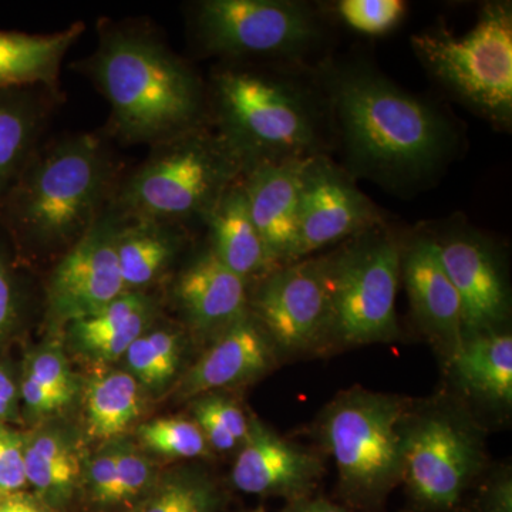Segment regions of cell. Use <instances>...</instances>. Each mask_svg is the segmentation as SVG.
Segmentation results:
<instances>
[{"mask_svg": "<svg viewBox=\"0 0 512 512\" xmlns=\"http://www.w3.org/2000/svg\"><path fill=\"white\" fill-rule=\"evenodd\" d=\"M313 83L353 180L407 194L429 187L453 160L458 133L446 114L369 63H323Z\"/></svg>", "mask_w": 512, "mask_h": 512, "instance_id": "obj_1", "label": "cell"}, {"mask_svg": "<svg viewBox=\"0 0 512 512\" xmlns=\"http://www.w3.org/2000/svg\"><path fill=\"white\" fill-rule=\"evenodd\" d=\"M84 66L110 103L114 130L128 143L160 144L201 126V80L150 33L104 30Z\"/></svg>", "mask_w": 512, "mask_h": 512, "instance_id": "obj_2", "label": "cell"}, {"mask_svg": "<svg viewBox=\"0 0 512 512\" xmlns=\"http://www.w3.org/2000/svg\"><path fill=\"white\" fill-rule=\"evenodd\" d=\"M111 178L103 141L64 140L35 153L0 208V224L37 247H73L101 217Z\"/></svg>", "mask_w": 512, "mask_h": 512, "instance_id": "obj_3", "label": "cell"}, {"mask_svg": "<svg viewBox=\"0 0 512 512\" xmlns=\"http://www.w3.org/2000/svg\"><path fill=\"white\" fill-rule=\"evenodd\" d=\"M218 133L244 164L306 160L325 154L328 113L318 87L292 77L220 70L214 76Z\"/></svg>", "mask_w": 512, "mask_h": 512, "instance_id": "obj_4", "label": "cell"}, {"mask_svg": "<svg viewBox=\"0 0 512 512\" xmlns=\"http://www.w3.org/2000/svg\"><path fill=\"white\" fill-rule=\"evenodd\" d=\"M413 400L353 386L320 412L316 440L335 461L338 493L350 507L379 512L402 485L404 423Z\"/></svg>", "mask_w": 512, "mask_h": 512, "instance_id": "obj_5", "label": "cell"}, {"mask_svg": "<svg viewBox=\"0 0 512 512\" xmlns=\"http://www.w3.org/2000/svg\"><path fill=\"white\" fill-rule=\"evenodd\" d=\"M487 470L485 427L450 394L413 400L404 423V471L410 512H457Z\"/></svg>", "mask_w": 512, "mask_h": 512, "instance_id": "obj_6", "label": "cell"}, {"mask_svg": "<svg viewBox=\"0 0 512 512\" xmlns=\"http://www.w3.org/2000/svg\"><path fill=\"white\" fill-rule=\"evenodd\" d=\"M158 146L121 188L120 211L130 220L205 221L245 173L241 158L218 131L200 126Z\"/></svg>", "mask_w": 512, "mask_h": 512, "instance_id": "obj_7", "label": "cell"}, {"mask_svg": "<svg viewBox=\"0 0 512 512\" xmlns=\"http://www.w3.org/2000/svg\"><path fill=\"white\" fill-rule=\"evenodd\" d=\"M426 72L453 99L494 127L512 123V8L485 3L464 36L436 26L410 39Z\"/></svg>", "mask_w": 512, "mask_h": 512, "instance_id": "obj_8", "label": "cell"}, {"mask_svg": "<svg viewBox=\"0 0 512 512\" xmlns=\"http://www.w3.org/2000/svg\"><path fill=\"white\" fill-rule=\"evenodd\" d=\"M402 245L382 224L360 232L323 255L332 305L330 350L400 338L396 296Z\"/></svg>", "mask_w": 512, "mask_h": 512, "instance_id": "obj_9", "label": "cell"}, {"mask_svg": "<svg viewBox=\"0 0 512 512\" xmlns=\"http://www.w3.org/2000/svg\"><path fill=\"white\" fill-rule=\"evenodd\" d=\"M197 40L208 55L299 60L323 39L315 9L296 0H205L195 8Z\"/></svg>", "mask_w": 512, "mask_h": 512, "instance_id": "obj_10", "label": "cell"}, {"mask_svg": "<svg viewBox=\"0 0 512 512\" xmlns=\"http://www.w3.org/2000/svg\"><path fill=\"white\" fill-rule=\"evenodd\" d=\"M249 312L278 357L329 352L332 305L323 255L281 265L258 281L249 295Z\"/></svg>", "mask_w": 512, "mask_h": 512, "instance_id": "obj_11", "label": "cell"}, {"mask_svg": "<svg viewBox=\"0 0 512 512\" xmlns=\"http://www.w3.org/2000/svg\"><path fill=\"white\" fill-rule=\"evenodd\" d=\"M463 306L464 339L507 329L511 286L507 262L497 244L467 222L427 229Z\"/></svg>", "mask_w": 512, "mask_h": 512, "instance_id": "obj_12", "label": "cell"}, {"mask_svg": "<svg viewBox=\"0 0 512 512\" xmlns=\"http://www.w3.org/2000/svg\"><path fill=\"white\" fill-rule=\"evenodd\" d=\"M382 224L379 208L342 165L326 154L306 160L299 191L296 261Z\"/></svg>", "mask_w": 512, "mask_h": 512, "instance_id": "obj_13", "label": "cell"}, {"mask_svg": "<svg viewBox=\"0 0 512 512\" xmlns=\"http://www.w3.org/2000/svg\"><path fill=\"white\" fill-rule=\"evenodd\" d=\"M120 225L119 215L101 214L57 264L47 293L57 319L89 318L126 293L117 256Z\"/></svg>", "mask_w": 512, "mask_h": 512, "instance_id": "obj_14", "label": "cell"}, {"mask_svg": "<svg viewBox=\"0 0 512 512\" xmlns=\"http://www.w3.org/2000/svg\"><path fill=\"white\" fill-rule=\"evenodd\" d=\"M400 281L414 322L447 366L464 342L463 306L429 232L403 242Z\"/></svg>", "mask_w": 512, "mask_h": 512, "instance_id": "obj_15", "label": "cell"}, {"mask_svg": "<svg viewBox=\"0 0 512 512\" xmlns=\"http://www.w3.org/2000/svg\"><path fill=\"white\" fill-rule=\"evenodd\" d=\"M325 461L312 448L279 436L259 420L251 421L248 439L239 448L231 481L242 493L299 500L315 493Z\"/></svg>", "mask_w": 512, "mask_h": 512, "instance_id": "obj_16", "label": "cell"}, {"mask_svg": "<svg viewBox=\"0 0 512 512\" xmlns=\"http://www.w3.org/2000/svg\"><path fill=\"white\" fill-rule=\"evenodd\" d=\"M306 160L254 165L241 178L252 221L279 266L296 261L299 191Z\"/></svg>", "mask_w": 512, "mask_h": 512, "instance_id": "obj_17", "label": "cell"}, {"mask_svg": "<svg viewBox=\"0 0 512 512\" xmlns=\"http://www.w3.org/2000/svg\"><path fill=\"white\" fill-rule=\"evenodd\" d=\"M279 360L271 340L251 312L215 336L210 349L188 370L185 397L241 386L271 372Z\"/></svg>", "mask_w": 512, "mask_h": 512, "instance_id": "obj_18", "label": "cell"}, {"mask_svg": "<svg viewBox=\"0 0 512 512\" xmlns=\"http://www.w3.org/2000/svg\"><path fill=\"white\" fill-rule=\"evenodd\" d=\"M175 298L192 328L220 335L249 312L248 284L205 251L181 274Z\"/></svg>", "mask_w": 512, "mask_h": 512, "instance_id": "obj_19", "label": "cell"}, {"mask_svg": "<svg viewBox=\"0 0 512 512\" xmlns=\"http://www.w3.org/2000/svg\"><path fill=\"white\" fill-rule=\"evenodd\" d=\"M204 222L210 227L211 251L247 284L279 268L252 221L241 180L222 195Z\"/></svg>", "mask_w": 512, "mask_h": 512, "instance_id": "obj_20", "label": "cell"}, {"mask_svg": "<svg viewBox=\"0 0 512 512\" xmlns=\"http://www.w3.org/2000/svg\"><path fill=\"white\" fill-rule=\"evenodd\" d=\"M448 372L461 389L474 399L495 409H511L512 335L510 330H494L464 339Z\"/></svg>", "mask_w": 512, "mask_h": 512, "instance_id": "obj_21", "label": "cell"}, {"mask_svg": "<svg viewBox=\"0 0 512 512\" xmlns=\"http://www.w3.org/2000/svg\"><path fill=\"white\" fill-rule=\"evenodd\" d=\"M84 30L83 23L52 35L0 30V92L32 86L56 90L64 56Z\"/></svg>", "mask_w": 512, "mask_h": 512, "instance_id": "obj_22", "label": "cell"}, {"mask_svg": "<svg viewBox=\"0 0 512 512\" xmlns=\"http://www.w3.org/2000/svg\"><path fill=\"white\" fill-rule=\"evenodd\" d=\"M43 106L25 89L0 92V208L35 156Z\"/></svg>", "mask_w": 512, "mask_h": 512, "instance_id": "obj_23", "label": "cell"}, {"mask_svg": "<svg viewBox=\"0 0 512 512\" xmlns=\"http://www.w3.org/2000/svg\"><path fill=\"white\" fill-rule=\"evenodd\" d=\"M128 224L120 225L117 235V256L126 292L156 281L178 244L167 224L146 220H130Z\"/></svg>", "mask_w": 512, "mask_h": 512, "instance_id": "obj_24", "label": "cell"}, {"mask_svg": "<svg viewBox=\"0 0 512 512\" xmlns=\"http://www.w3.org/2000/svg\"><path fill=\"white\" fill-rule=\"evenodd\" d=\"M86 410L90 436L106 440L119 436L140 414L136 377L116 372L93 380Z\"/></svg>", "mask_w": 512, "mask_h": 512, "instance_id": "obj_25", "label": "cell"}, {"mask_svg": "<svg viewBox=\"0 0 512 512\" xmlns=\"http://www.w3.org/2000/svg\"><path fill=\"white\" fill-rule=\"evenodd\" d=\"M26 480L46 495L60 500L70 493L79 476L72 448L55 434L37 436L25 447Z\"/></svg>", "mask_w": 512, "mask_h": 512, "instance_id": "obj_26", "label": "cell"}, {"mask_svg": "<svg viewBox=\"0 0 512 512\" xmlns=\"http://www.w3.org/2000/svg\"><path fill=\"white\" fill-rule=\"evenodd\" d=\"M195 423L214 450H237L248 439L251 421L234 400L208 394L195 404Z\"/></svg>", "mask_w": 512, "mask_h": 512, "instance_id": "obj_27", "label": "cell"}, {"mask_svg": "<svg viewBox=\"0 0 512 512\" xmlns=\"http://www.w3.org/2000/svg\"><path fill=\"white\" fill-rule=\"evenodd\" d=\"M140 436L147 447L168 457L195 458L210 453V446L195 421L154 420L141 426Z\"/></svg>", "mask_w": 512, "mask_h": 512, "instance_id": "obj_28", "label": "cell"}, {"mask_svg": "<svg viewBox=\"0 0 512 512\" xmlns=\"http://www.w3.org/2000/svg\"><path fill=\"white\" fill-rule=\"evenodd\" d=\"M335 9L349 29L362 35L383 36L403 22L407 3L403 0H340Z\"/></svg>", "mask_w": 512, "mask_h": 512, "instance_id": "obj_29", "label": "cell"}, {"mask_svg": "<svg viewBox=\"0 0 512 512\" xmlns=\"http://www.w3.org/2000/svg\"><path fill=\"white\" fill-rule=\"evenodd\" d=\"M150 305L137 312L128 322L120 326L119 329L111 330V332L101 333V335L92 336L79 340L83 348L89 350L92 355L100 357L104 360L119 359L120 356L126 355L128 348L133 345L134 340L144 335L148 318H150Z\"/></svg>", "mask_w": 512, "mask_h": 512, "instance_id": "obj_30", "label": "cell"}, {"mask_svg": "<svg viewBox=\"0 0 512 512\" xmlns=\"http://www.w3.org/2000/svg\"><path fill=\"white\" fill-rule=\"evenodd\" d=\"M473 512H512V473L510 466H498L478 480Z\"/></svg>", "mask_w": 512, "mask_h": 512, "instance_id": "obj_31", "label": "cell"}, {"mask_svg": "<svg viewBox=\"0 0 512 512\" xmlns=\"http://www.w3.org/2000/svg\"><path fill=\"white\" fill-rule=\"evenodd\" d=\"M25 446L18 434L0 426V494H13L25 487Z\"/></svg>", "mask_w": 512, "mask_h": 512, "instance_id": "obj_32", "label": "cell"}, {"mask_svg": "<svg viewBox=\"0 0 512 512\" xmlns=\"http://www.w3.org/2000/svg\"><path fill=\"white\" fill-rule=\"evenodd\" d=\"M29 379L69 402L73 396V380L66 360L59 353L43 352L33 359L29 367Z\"/></svg>", "mask_w": 512, "mask_h": 512, "instance_id": "obj_33", "label": "cell"}, {"mask_svg": "<svg viewBox=\"0 0 512 512\" xmlns=\"http://www.w3.org/2000/svg\"><path fill=\"white\" fill-rule=\"evenodd\" d=\"M119 477L121 498L130 500L140 494L151 480V468L146 458L130 450H113Z\"/></svg>", "mask_w": 512, "mask_h": 512, "instance_id": "obj_34", "label": "cell"}, {"mask_svg": "<svg viewBox=\"0 0 512 512\" xmlns=\"http://www.w3.org/2000/svg\"><path fill=\"white\" fill-rule=\"evenodd\" d=\"M89 484L93 497L100 503L116 504L123 501L113 450L101 454L90 464Z\"/></svg>", "mask_w": 512, "mask_h": 512, "instance_id": "obj_35", "label": "cell"}, {"mask_svg": "<svg viewBox=\"0 0 512 512\" xmlns=\"http://www.w3.org/2000/svg\"><path fill=\"white\" fill-rule=\"evenodd\" d=\"M128 366L134 373L136 380H141L147 386H158L167 382V376L158 365L156 355L151 349L146 335L134 340L133 345L126 352Z\"/></svg>", "mask_w": 512, "mask_h": 512, "instance_id": "obj_36", "label": "cell"}, {"mask_svg": "<svg viewBox=\"0 0 512 512\" xmlns=\"http://www.w3.org/2000/svg\"><path fill=\"white\" fill-rule=\"evenodd\" d=\"M217 508L218 495L210 481L202 477H185L174 512H215Z\"/></svg>", "mask_w": 512, "mask_h": 512, "instance_id": "obj_37", "label": "cell"}, {"mask_svg": "<svg viewBox=\"0 0 512 512\" xmlns=\"http://www.w3.org/2000/svg\"><path fill=\"white\" fill-rule=\"evenodd\" d=\"M18 315V293L12 269L0 251V339L8 333Z\"/></svg>", "mask_w": 512, "mask_h": 512, "instance_id": "obj_38", "label": "cell"}, {"mask_svg": "<svg viewBox=\"0 0 512 512\" xmlns=\"http://www.w3.org/2000/svg\"><path fill=\"white\" fill-rule=\"evenodd\" d=\"M146 336L154 355H156L158 365L170 380L171 376L177 372L178 363H180V338L168 330H157V332L148 333Z\"/></svg>", "mask_w": 512, "mask_h": 512, "instance_id": "obj_39", "label": "cell"}, {"mask_svg": "<svg viewBox=\"0 0 512 512\" xmlns=\"http://www.w3.org/2000/svg\"><path fill=\"white\" fill-rule=\"evenodd\" d=\"M22 396L30 409L36 413L55 412L67 403L62 397L33 382L28 376L22 383Z\"/></svg>", "mask_w": 512, "mask_h": 512, "instance_id": "obj_40", "label": "cell"}, {"mask_svg": "<svg viewBox=\"0 0 512 512\" xmlns=\"http://www.w3.org/2000/svg\"><path fill=\"white\" fill-rule=\"evenodd\" d=\"M184 481L185 477L165 485L164 490L150 504H147L143 512H174L178 501H180Z\"/></svg>", "mask_w": 512, "mask_h": 512, "instance_id": "obj_41", "label": "cell"}, {"mask_svg": "<svg viewBox=\"0 0 512 512\" xmlns=\"http://www.w3.org/2000/svg\"><path fill=\"white\" fill-rule=\"evenodd\" d=\"M282 512H348L339 505L322 497L299 498V500L288 501Z\"/></svg>", "mask_w": 512, "mask_h": 512, "instance_id": "obj_42", "label": "cell"}, {"mask_svg": "<svg viewBox=\"0 0 512 512\" xmlns=\"http://www.w3.org/2000/svg\"><path fill=\"white\" fill-rule=\"evenodd\" d=\"M16 390L15 382L10 377L8 370L0 366V419H5L13 413L16 406Z\"/></svg>", "mask_w": 512, "mask_h": 512, "instance_id": "obj_43", "label": "cell"}, {"mask_svg": "<svg viewBox=\"0 0 512 512\" xmlns=\"http://www.w3.org/2000/svg\"><path fill=\"white\" fill-rule=\"evenodd\" d=\"M0 512H46L36 504L30 503L28 500H20V498H10V500L0 503Z\"/></svg>", "mask_w": 512, "mask_h": 512, "instance_id": "obj_44", "label": "cell"}, {"mask_svg": "<svg viewBox=\"0 0 512 512\" xmlns=\"http://www.w3.org/2000/svg\"><path fill=\"white\" fill-rule=\"evenodd\" d=\"M254 512H262V511H254Z\"/></svg>", "mask_w": 512, "mask_h": 512, "instance_id": "obj_45", "label": "cell"}]
</instances>
